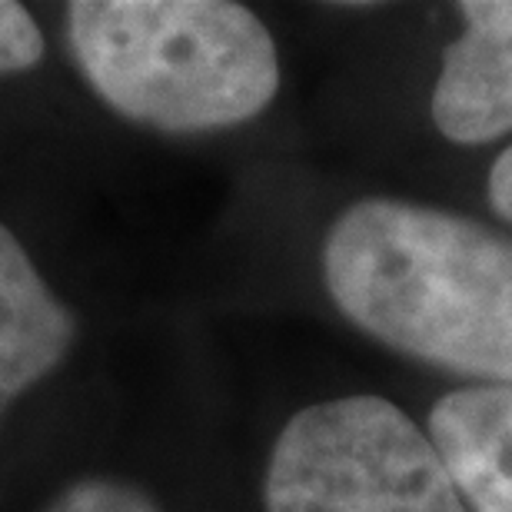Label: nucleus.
I'll list each match as a JSON object with an SVG mask.
<instances>
[{"mask_svg":"<svg viewBox=\"0 0 512 512\" xmlns=\"http://www.w3.org/2000/svg\"><path fill=\"white\" fill-rule=\"evenodd\" d=\"M333 306L370 340L436 370L512 386V237L466 213L363 197L320 250Z\"/></svg>","mask_w":512,"mask_h":512,"instance_id":"1","label":"nucleus"},{"mask_svg":"<svg viewBox=\"0 0 512 512\" xmlns=\"http://www.w3.org/2000/svg\"><path fill=\"white\" fill-rule=\"evenodd\" d=\"M67 37L97 97L163 133L250 124L280 90L270 27L233 0H77Z\"/></svg>","mask_w":512,"mask_h":512,"instance_id":"2","label":"nucleus"},{"mask_svg":"<svg viewBox=\"0 0 512 512\" xmlns=\"http://www.w3.org/2000/svg\"><path fill=\"white\" fill-rule=\"evenodd\" d=\"M266 512H469L433 439L380 393L286 419L263 476Z\"/></svg>","mask_w":512,"mask_h":512,"instance_id":"3","label":"nucleus"},{"mask_svg":"<svg viewBox=\"0 0 512 512\" xmlns=\"http://www.w3.org/2000/svg\"><path fill=\"white\" fill-rule=\"evenodd\" d=\"M463 30L439 57L429 120L456 147H489L512 133V0H463Z\"/></svg>","mask_w":512,"mask_h":512,"instance_id":"4","label":"nucleus"},{"mask_svg":"<svg viewBox=\"0 0 512 512\" xmlns=\"http://www.w3.org/2000/svg\"><path fill=\"white\" fill-rule=\"evenodd\" d=\"M469 512H512V386H463L443 393L426 413Z\"/></svg>","mask_w":512,"mask_h":512,"instance_id":"5","label":"nucleus"},{"mask_svg":"<svg viewBox=\"0 0 512 512\" xmlns=\"http://www.w3.org/2000/svg\"><path fill=\"white\" fill-rule=\"evenodd\" d=\"M74 340V313L47 290L20 240L0 223V413L54 373Z\"/></svg>","mask_w":512,"mask_h":512,"instance_id":"6","label":"nucleus"},{"mask_svg":"<svg viewBox=\"0 0 512 512\" xmlns=\"http://www.w3.org/2000/svg\"><path fill=\"white\" fill-rule=\"evenodd\" d=\"M44 512H163V509L140 486L94 476L67 486Z\"/></svg>","mask_w":512,"mask_h":512,"instance_id":"7","label":"nucleus"},{"mask_svg":"<svg viewBox=\"0 0 512 512\" xmlns=\"http://www.w3.org/2000/svg\"><path fill=\"white\" fill-rule=\"evenodd\" d=\"M44 57V30L27 7L0 0V74H20Z\"/></svg>","mask_w":512,"mask_h":512,"instance_id":"8","label":"nucleus"},{"mask_svg":"<svg viewBox=\"0 0 512 512\" xmlns=\"http://www.w3.org/2000/svg\"><path fill=\"white\" fill-rule=\"evenodd\" d=\"M486 200L496 217L512 227V143L506 150H499V157L486 173Z\"/></svg>","mask_w":512,"mask_h":512,"instance_id":"9","label":"nucleus"}]
</instances>
